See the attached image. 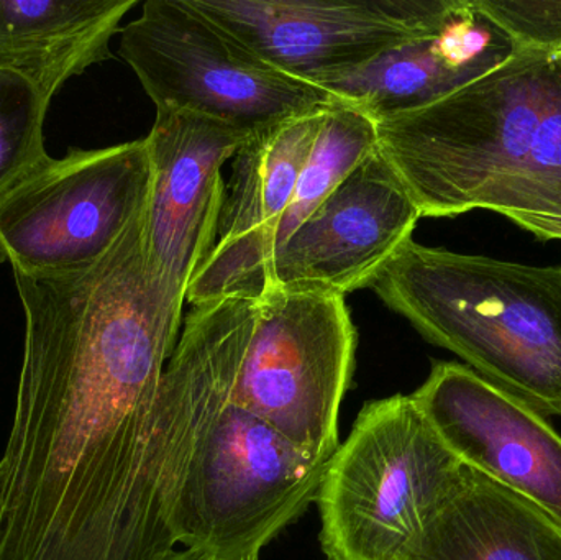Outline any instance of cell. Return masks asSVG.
<instances>
[{"label":"cell","mask_w":561,"mask_h":560,"mask_svg":"<svg viewBox=\"0 0 561 560\" xmlns=\"http://www.w3.org/2000/svg\"><path fill=\"white\" fill-rule=\"evenodd\" d=\"M144 213L91 268L12 270L25 342L2 462L0 560H161L197 447L232 398L259 301L183 306Z\"/></svg>","instance_id":"obj_1"},{"label":"cell","mask_w":561,"mask_h":560,"mask_svg":"<svg viewBox=\"0 0 561 560\" xmlns=\"http://www.w3.org/2000/svg\"><path fill=\"white\" fill-rule=\"evenodd\" d=\"M376 134L421 217L561 219V56L514 53L438 101L378 118Z\"/></svg>","instance_id":"obj_2"},{"label":"cell","mask_w":561,"mask_h":560,"mask_svg":"<svg viewBox=\"0 0 561 560\" xmlns=\"http://www.w3.org/2000/svg\"><path fill=\"white\" fill-rule=\"evenodd\" d=\"M368 288L494 387L537 413L561 416V266L463 255L411 239Z\"/></svg>","instance_id":"obj_3"},{"label":"cell","mask_w":561,"mask_h":560,"mask_svg":"<svg viewBox=\"0 0 561 560\" xmlns=\"http://www.w3.org/2000/svg\"><path fill=\"white\" fill-rule=\"evenodd\" d=\"M463 469L411 395L368 401L317 495L323 558L399 560Z\"/></svg>","instance_id":"obj_4"},{"label":"cell","mask_w":561,"mask_h":560,"mask_svg":"<svg viewBox=\"0 0 561 560\" xmlns=\"http://www.w3.org/2000/svg\"><path fill=\"white\" fill-rule=\"evenodd\" d=\"M329 462L307 456L230 398L174 503V545L204 560H260L317 502Z\"/></svg>","instance_id":"obj_5"},{"label":"cell","mask_w":561,"mask_h":560,"mask_svg":"<svg viewBox=\"0 0 561 560\" xmlns=\"http://www.w3.org/2000/svg\"><path fill=\"white\" fill-rule=\"evenodd\" d=\"M118 53L157 112H193L253 135L339 101L260 58L193 0L145 2Z\"/></svg>","instance_id":"obj_6"},{"label":"cell","mask_w":561,"mask_h":560,"mask_svg":"<svg viewBox=\"0 0 561 560\" xmlns=\"http://www.w3.org/2000/svg\"><path fill=\"white\" fill-rule=\"evenodd\" d=\"M150 184L145 138L49 158L0 197V262L32 276L98 265L144 213Z\"/></svg>","instance_id":"obj_7"},{"label":"cell","mask_w":561,"mask_h":560,"mask_svg":"<svg viewBox=\"0 0 561 560\" xmlns=\"http://www.w3.org/2000/svg\"><path fill=\"white\" fill-rule=\"evenodd\" d=\"M358 344L345 298L270 292L259 299L232 401L319 460L340 446L339 416Z\"/></svg>","instance_id":"obj_8"},{"label":"cell","mask_w":561,"mask_h":560,"mask_svg":"<svg viewBox=\"0 0 561 560\" xmlns=\"http://www.w3.org/2000/svg\"><path fill=\"white\" fill-rule=\"evenodd\" d=\"M279 71L320 85L432 35L458 0H193Z\"/></svg>","instance_id":"obj_9"},{"label":"cell","mask_w":561,"mask_h":560,"mask_svg":"<svg viewBox=\"0 0 561 560\" xmlns=\"http://www.w3.org/2000/svg\"><path fill=\"white\" fill-rule=\"evenodd\" d=\"M252 137L193 112H157L145 137L151 163L145 255L178 305L186 302L190 283L216 243L227 191L224 167Z\"/></svg>","instance_id":"obj_10"},{"label":"cell","mask_w":561,"mask_h":560,"mask_svg":"<svg viewBox=\"0 0 561 560\" xmlns=\"http://www.w3.org/2000/svg\"><path fill=\"white\" fill-rule=\"evenodd\" d=\"M419 219L411 194L376 148L276 250L270 292L345 298L368 288L412 239Z\"/></svg>","instance_id":"obj_11"},{"label":"cell","mask_w":561,"mask_h":560,"mask_svg":"<svg viewBox=\"0 0 561 560\" xmlns=\"http://www.w3.org/2000/svg\"><path fill=\"white\" fill-rule=\"evenodd\" d=\"M463 466L539 506L561 526V437L542 414L460 364H435L411 395Z\"/></svg>","instance_id":"obj_12"},{"label":"cell","mask_w":561,"mask_h":560,"mask_svg":"<svg viewBox=\"0 0 561 560\" xmlns=\"http://www.w3.org/2000/svg\"><path fill=\"white\" fill-rule=\"evenodd\" d=\"M325 111L260 132L237 151L216 243L187 288L191 306L270 292L276 232Z\"/></svg>","instance_id":"obj_13"},{"label":"cell","mask_w":561,"mask_h":560,"mask_svg":"<svg viewBox=\"0 0 561 560\" xmlns=\"http://www.w3.org/2000/svg\"><path fill=\"white\" fill-rule=\"evenodd\" d=\"M514 53L510 38L478 12L473 0H458L438 32L396 46L325 89L378 121L438 101Z\"/></svg>","instance_id":"obj_14"},{"label":"cell","mask_w":561,"mask_h":560,"mask_svg":"<svg viewBox=\"0 0 561 560\" xmlns=\"http://www.w3.org/2000/svg\"><path fill=\"white\" fill-rule=\"evenodd\" d=\"M399 560H561V526L465 466L460 483Z\"/></svg>","instance_id":"obj_15"},{"label":"cell","mask_w":561,"mask_h":560,"mask_svg":"<svg viewBox=\"0 0 561 560\" xmlns=\"http://www.w3.org/2000/svg\"><path fill=\"white\" fill-rule=\"evenodd\" d=\"M137 0H0V69L53 99L72 76L111 58V39Z\"/></svg>","instance_id":"obj_16"},{"label":"cell","mask_w":561,"mask_h":560,"mask_svg":"<svg viewBox=\"0 0 561 560\" xmlns=\"http://www.w3.org/2000/svg\"><path fill=\"white\" fill-rule=\"evenodd\" d=\"M376 148L378 134L371 115L342 99L327 108L280 219L275 252Z\"/></svg>","instance_id":"obj_17"},{"label":"cell","mask_w":561,"mask_h":560,"mask_svg":"<svg viewBox=\"0 0 561 560\" xmlns=\"http://www.w3.org/2000/svg\"><path fill=\"white\" fill-rule=\"evenodd\" d=\"M49 102L25 76L0 69V197L49 160L43 141Z\"/></svg>","instance_id":"obj_18"},{"label":"cell","mask_w":561,"mask_h":560,"mask_svg":"<svg viewBox=\"0 0 561 560\" xmlns=\"http://www.w3.org/2000/svg\"><path fill=\"white\" fill-rule=\"evenodd\" d=\"M516 53L561 56V0H473Z\"/></svg>","instance_id":"obj_19"},{"label":"cell","mask_w":561,"mask_h":560,"mask_svg":"<svg viewBox=\"0 0 561 560\" xmlns=\"http://www.w3.org/2000/svg\"><path fill=\"white\" fill-rule=\"evenodd\" d=\"M510 219L514 220L523 229L536 233L539 239L561 240V219H557V217L517 214V216H511Z\"/></svg>","instance_id":"obj_20"},{"label":"cell","mask_w":561,"mask_h":560,"mask_svg":"<svg viewBox=\"0 0 561 560\" xmlns=\"http://www.w3.org/2000/svg\"><path fill=\"white\" fill-rule=\"evenodd\" d=\"M161 560H204L201 558H197L196 555H193L191 551H186V549H183V551H173L170 556H167V558Z\"/></svg>","instance_id":"obj_21"},{"label":"cell","mask_w":561,"mask_h":560,"mask_svg":"<svg viewBox=\"0 0 561 560\" xmlns=\"http://www.w3.org/2000/svg\"><path fill=\"white\" fill-rule=\"evenodd\" d=\"M7 479V469L3 466L2 460H0V500H2L3 485H5Z\"/></svg>","instance_id":"obj_22"}]
</instances>
